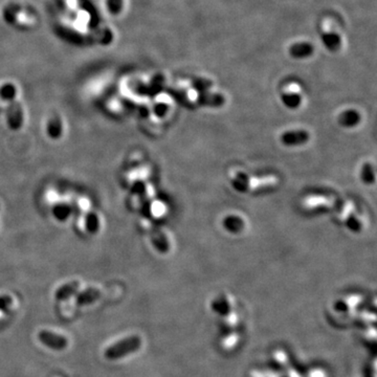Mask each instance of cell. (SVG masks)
I'll list each match as a JSON object with an SVG mask.
<instances>
[{
	"label": "cell",
	"instance_id": "cell-1",
	"mask_svg": "<svg viewBox=\"0 0 377 377\" xmlns=\"http://www.w3.org/2000/svg\"><path fill=\"white\" fill-rule=\"evenodd\" d=\"M142 346V340L138 335H132L115 343L105 350V357L108 360H118L138 351Z\"/></svg>",
	"mask_w": 377,
	"mask_h": 377
},
{
	"label": "cell",
	"instance_id": "cell-2",
	"mask_svg": "<svg viewBox=\"0 0 377 377\" xmlns=\"http://www.w3.org/2000/svg\"><path fill=\"white\" fill-rule=\"evenodd\" d=\"M38 338L43 345L54 350H63L69 345V341L64 336L47 330H42L38 333Z\"/></svg>",
	"mask_w": 377,
	"mask_h": 377
},
{
	"label": "cell",
	"instance_id": "cell-3",
	"mask_svg": "<svg viewBox=\"0 0 377 377\" xmlns=\"http://www.w3.org/2000/svg\"><path fill=\"white\" fill-rule=\"evenodd\" d=\"M309 139H310V135L306 131V130H288L284 133H282L281 138V143L284 145V146L287 147H297V146H301V145L306 144Z\"/></svg>",
	"mask_w": 377,
	"mask_h": 377
},
{
	"label": "cell",
	"instance_id": "cell-4",
	"mask_svg": "<svg viewBox=\"0 0 377 377\" xmlns=\"http://www.w3.org/2000/svg\"><path fill=\"white\" fill-rule=\"evenodd\" d=\"M7 124L9 128L13 130H18L23 125V109L21 104L13 101L11 102L7 109Z\"/></svg>",
	"mask_w": 377,
	"mask_h": 377
},
{
	"label": "cell",
	"instance_id": "cell-5",
	"mask_svg": "<svg viewBox=\"0 0 377 377\" xmlns=\"http://www.w3.org/2000/svg\"><path fill=\"white\" fill-rule=\"evenodd\" d=\"M338 123L345 128H352L361 123V114L357 110L348 109L338 117Z\"/></svg>",
	"mask_w": 377,
	"mask_h": 377
},
{
	"label": "cell",
	"instance_id": "cell-6",
	"mask_svg": "<svg viewBox=\"0 0 377 377\" xmlns=\"http://www.w3.org/2000/svg\"><path fill=\"white\" fill-rule=\"evenodd\" d=\"M222 226H224L225 229L227 230L228 233L237 234L243 229L244 221L237 215H228L225 217L224 221H222Z\"/></svg>",
	"mask_w": 377,
	"mask_h": 377
},
{
	"label": "cell",
	"instance_id": "cell-7",
	"mask_svg": "<svg viewBox=\"0 0 377 377\" xmlns=\"http://www.w3.org/2000/svg\"><path fill=\"white\" fill-rule=\"evenodd\" d=\"M100 297L101 292L98 288H88L78 295V297H76V304L80 306L89 305L95 302L96 300H99Z\"/></svg>",
	"mask_w": 377,
	"mask_h": 377
},
{
	"label": "cell",
	"instance_id": "cell-8",
	"mask_svg": "<svg viewBox=\"0 0 377 377\" xmlns=\"http://www.w3.org/2000/svg\"><path fill=\"white\" fill-rule=\"evenodd\" d=\"M198 102L202 106H210V107H220L225 104V98L221 94H215L210 92H202L198 98Z\"/></svg>",
	"mask_w": 377,
	"mask_h": 377
},
{
	"label": "cell",
	"instance_id": "cell-9",
	"mask_svg": "<svg viewBox=\"0 0 377 377\" xmlns=\"http://www.w3.org/2000/svg\"><path fill=\"white\" fill-rule=\"evenodd\" d=\"M63 132V125L60 117L55 115L51 118L47 123V134L53 140H58L61 138Z\"/></svg>",
	"mask_w": 377,
	"mask_h": 377
},
{
	"label": "cell",
	"instance_id": "cell-10",
	"mask_svg": "<svg viewBox=\"0 0 377 377\" xmlns=\"http://www.w3.org/2000/svg\"><path fill=\"white\" fill-rule=\"evenodd\" d=\"M80 284L79 282H71L63 285L60 287L58 291L56 292V299L59 300V301H63V300H66L71 298L72 296L75 295V293L79 291Z\"/></svg>",
	"mask_w": 377,
	"mask_h": 377
},
{
	"label": "cell",
	"instance_id": "cell-11",
	"mask_svg": "<svg viewBox=\"0 0 377 377\" xmlns=\"http://www.w3.org/2000/svg\"><path fill=\"white\" fill-rule=\"evenodd\" d=\"M281 100H282V103L284 104L285 107H287L289 109H297L298 107H300V105H301V103H302L301 95H300L299 93H296V92H292V91L284 92L281 95Z\"/></svg>",
	"mask_w": 377,
	"mask_h": 377
},
{
	"label": "cell",
	"instance_id": "cell-12",
	"mask_svg": "<svg viewBox=\"0 0 377 377\" xmlns=\"http://www.w3.org/2000/svg\"><path fill=\"white\" fill-rule=\"evenodd\" d=\"M53 214L59 221H65L72 214V208L67 204H64V202H60V204H57L54 207Z\"/></svg>",
	"mask_w": 377,
	"mask_h": 377
},
{
	"label": "cell",
	"instance_id": "cell-13",
	"mask_svg": "<svg viewBox=\"0 0 377 377\" xmlns=\"http://www.w3.org/2000/svg\"><path fill=\"white\" fill-rule=\"evenodd\" d=\"M85 226L87 230L89 231L91 234H95L96 231L100 228V220L98 215L95 214L93 212L88 213L85 217Z\"/></svg>",
	"mask_w": 377,
	"mask_h": 377
},
{
	"label": "cell",
	"instance_id": "cell-14",
	"mask_svg": "<svg viewBox=\"0 0 377 377\" xmlns=\"http://www.w3.org/2000/svg\"><path fill=\"white\" fill-rule=\"evenodd\" d=\"M362 180L367 183V185H372L375 181V170L374 167L369 162H366L362 168L361 172Z\"/></svg>",
	"mask_w": 377,
	"mask_h": 377
},
{
	"label": "cell",
	"instance_id": "cell-15",
	"mask_svg": "<svg viewBox=\"0 0 377 377\" xmlns=\"http://www.w3.org/2000/svg\"><path fill=\"white\" fill-rule=\"evenodd\" d=\"M16 87L11 83L5 84L0 88V98L5 101L13 102L16 98Z\"/></svg>",
	"mask_w": 377,
	"mask_h": 377
},
{
	"label": "cell",
	"instance_id": "cell-16",
	"mask_svg": "<svg viewBox=\"0 0 377 377\" xmlns=\"http://www.w3.org/2000/svg\"><path fill=\"white\" fill-rule=\"evenodd\" d=\"M292 55L295 57H306L311 53V47L307 44H300L292 47Z\"/></svg>",
	"mask_w": 377,
	"mask_h": 377
},
{
	"label": "cell",
	"instance_id": "cell-17",
	"mask_svg": "<svg viewBox=\"0 0 377 377\" xmlns=\"http://www.w3.org/2000/svg\"><path fill=\"white\" fill-rule=\"evenodd\" d=\"M346 226L348 229L353 231V233H359L362 229V222L356 216L352 215L346 220Z\"/></svg>",
	"mask_w": 377,
	"mask_h": 377
},
{
	"label": "cell",
	"instance_id": "cell-18",
	"mask_svg": "<svg viewBox=\"0 0 377 377\" xmlns=\"http://www.w3.org/2000/svg\"><path fill=\"white\" fill-rule=\"evenodd\" d=\"M123 7V0H107V8L111 15H118Z\"/></svg>",
	"mask_w": 377,
	"mask_h": 377
},
{
	"label": "cell",
	"instance_id": "cell-19",
	"mask_svg": "<svg viewBox=\"0 0 377 377\" xmlns=\"http://www.w3.org/2000/svg\"><path fill=\"white\" fill-rule=\"evenodd\" d=\"M153 244L156 246L158 250H160L161 253H166V250L168 249V244L166 243V240L163 239L162 234H153Z\"/></svg>",
	"mask_w": 377,
	"mask_h": 377
},
{
	"label": "cell",
	"instance_id": "cell-20",
	"mask_svg": "<svg viewBox=\"0 0 377 377\" xmlns=\"http://www.w3.org/2000/svg\"><path fill=\"white\" fill-rule=\"evenodd\" d=\"M13 303V299L9 296L0 297V310L7 311Z\"/></svg>",
	"mask_w": 377,
	"mask_h": 377
},
{
	"label": "cell",
	"instance_id": "cell-21",
	"mask_svg": "<svg viewBox=\"0 0 377 377\" xmlns=\"http://www.w3.org/2000/svg\"><path fill=\"white\" fill-rule=\"evenodd\" d=\"M154 111H155L157 117H159V118L165 117L167 111H168V106L165 103H159L155 106V107H154Z\"/></svg>",
	"mask_w": 377,
	"mask_h": 377
},
{
	"label": "cell",
	"instance_id": "cell-22",
	"mask_svg": "<svg viewBox=\"0 0 377 377\" xmlns=\"http://www.w3.org/2000/svg\"><path fill=\"white\" fill-rule=\"evenodd\" d=\"M145 190H146V186H145L143 181L135 182V185L132 188V192L135 193V194H143V193H145Z\"/></svg>",
	"mask_w": 377,
	"mask_h": 377
}]
</instances>
